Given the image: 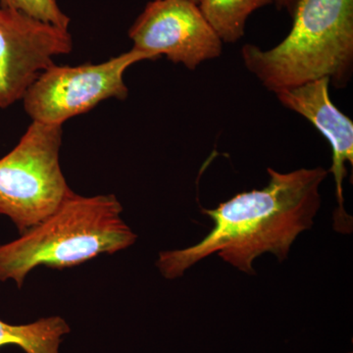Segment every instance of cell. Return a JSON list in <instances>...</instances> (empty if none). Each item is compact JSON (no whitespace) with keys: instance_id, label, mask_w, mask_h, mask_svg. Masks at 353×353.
<instances>
[{"instance_id":"cell-1","label":"cell","mask_w":353,"mask_h":353,"mask_svg":"<svg viewBox=\"0 0 353 353\" xmlns=\"http://www.w3.org/2000/svg\"><path fill=\"white\" fill-rule=\"evenodd\" d=\"M269 182L261 190L236 194L215 209H202L212 219V229L196 245L161 252L157 266L164 278L182 277L199 261L218 256L248 275L253 261L272 253L288 259L297 236L310 230L321 205L320 187L329 171L323 167L282 173L269 167Z\"/></svg>"},{"instance_id":"cell-2","label":"cell","mask_w":353,"mask_h":353,"mask_svg":"<svg viewBox=\"0 0 353 353\" xmlns=\"http://www.w3.org/2000/svg\"><path fill=\"white\" fill-rule=\"evenodd\" d=\"M292 30L268 50L245 44V68L274 94L327 78L347 87L353 73V0H297Z\"/></svg>"},{"instance_id":"cell-3","label":"cell","mask_w":353,"mask_h":353,"mask_svg":"<svg viewBox=\"0 0 353 353\" xmlns=\"http://www.w3.org/2000/svg\"><path fill=\"white\" fill-rule=\"evenodd\" d=\"M113 194L83 196L72 190L50 216L17 240L0 245V281L18 287L39 266L63 269L134 245L137 234Z\"/></svg>"},{"instance_id":"cell-4","label":"cell","mask_w":353,"mask_h":353,"mask_svg":"<svg viewBox=\"0 0 353 353\" xmlns=\"http://www.w3.org/2000/svg\"><path fill=\"white\" fill-rule=\"evenodd\" d=\"M63 125L34 122L18 145L0 159V214L25 233L69 196L60 167Z\"/></svg>"},{"instance_id":"cell-5","label":"cell","mask_w":353,"mask_h":353,"mask_svg":"<svg viewBox=\"0 0 353 353\" xmlns=\"http://www.w3.org/2000/svg\"><path fill=\"white\" fill-rule=\"evenodd\" d=\"M152 54L134 50L99 64L79 66L51 65L28 88L23 104L34 122L63 125L81 114L92 110L109 99L125 101L129 95L125 72Z\"/></svg>"},{"instance_id":"cell-6","label":"cell","mask_w":353,"mask_h":353,"mask_svg":"<svg viewBox=\"0 0 353 353\" xmlns=\"http://www.w3.org/2000/svg\"><path fill=\"white\" fill-rule=\"evenodd\" d=\"M134 50L194 71L222 54L223 43L199 4L190 0H152L129 30Z\"/></svg>"},{"instance_id":"cell-7","label":"cell","mask_w":353,"mask_h":353,"mask_svg":"<svg viewBox=\"0 0 353 353\" xmlns=\"http://www.w3.org/2000/svg\"><path fill=\"white\" fill-rule=\"evenodd\" d=\"M72 50L68 30L0 6V108L22 101L36 79L54 64V58Z\"/></svg>"},{"instance_id":"cell-8","label":"cell","mask_w":353,"mask_h":353,"mask_svg":"<svg viewBox=\"0 0 353 353\" xmlns=\"http://www.w3.org/2000/svg\"><path fill=\"white\" fill-rule=\"evenodd\" d=\"M330 80L319 79L282 90L276 94L284 108L308 120L329 141L332 148V166L338 208L334 214V229L341 234L352 231V218L345 209L343 181L347 175V163L353 165V122L336 108L330 97Z\"/></svg>"},{"instance_id":"cell-9","label":"cell","mask_w":353,"mask_h":353,"mask_svg":"<svg viewBox=\"0 0 353 353\" xmlns=\"http://www.w3.org/2000/svg\"><path fill=\"white\" fill-rule=\"evenodd\" d=\"M70 327L59 316L41 318L26 325H10L0 320V347L15 345L26 353H58Z\"/></svg>"},{"instance_id":"cell-10","label":"cell","mask_w":353,"mask_h":353,"mask_svg":"<svg viewBox=\"0 0 353 353\" xmlns=\"http://www.w3.org/2000/svg\"><path fill=\"white\" fill-rule=\"evenodd\" d=\"M272 3L274 0H201L199 7L222 43H233L245 36L250 16Z\"/></svg>"},{"instance_id":"cell-11","label":"cell","mask_w":353,"mask_h":353,"mask_svg":"<svg viewBox=\"0 0 353 353\" xmlns=\"http://www.w3.org/2000/svg\"><path fill=\"white\" fill-rule=\"evenodd\" d=\"M0 6L15 9L60 29H69L70 18L58 6L57 0H0Z\"/></svg>"},{"instance_id":"cell-12","label":"cell","mask_w":353,"mask_h":353,"mask_svg":"<svg viewBox=\"0 0 353 353\" xmlns=\"http://www.w3.org/2000/svg\"><path fill=\"white\" fill-rule=\"evenodd\" d=\"M297 0H274V3L276 4L279 10L289 11L290 15H292V11H294V6H296Z\"/></svg>"},{"instance_id":"cell-13","label":"cell","mask_w":353,"mask_h":353,"mask_svg":"<svg viewBox=\"0 0 353 353\" xmlns=\"http://www.w3.org/2000/svg\"><path fill=\"white\" fill-rule=\"evenodd\" d=\"M190 1L194 2V3L199 4L201 0H190Z\"/></svg>"}]
</instances>
